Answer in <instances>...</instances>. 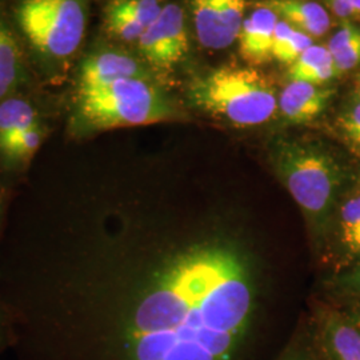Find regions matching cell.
Here are the masks:
<instances>
[{
  "label": "cell",
  "instance_id": "cell-6",
  "mask_svg": "<svg viewBox=\"0 0 360 360\" xmlns=\"http://www.w3.org/2000/svg\"><path fill=\"white\" fill-rule=\"evenodd\" d=\"M144 60L156 68L171 70L186 58L190 50L184 11L178 4H166L154 23L138 40Z\"/></svg>",
  "mask_w": 360,
  "mask_h": 360
},
{
  "label": "cell",
  "instance_id": "cell-18",
  "mask_svg": "<svg viewBox=\"0 0 360 360\" xmlns=\"http://www.w3.org/2000/svg\"><path fill=\"white\" fill-rule=\"evenodd\" d=\"M40 142V129L38 126H34L8 139L3 146H0V151L13 160H23L38 150Z\"/></svg>",
  "mask_w": 360,
  "mask_h": 360
},
{
  "label": "cell",
  "instance_id": "cell-12",
  "mask_svg": "<svg viewBox=\"0 0 360 360\" xmlns=\"http://www.w3.org/2000/svg\"><path fill=\"white\" fill-rule=\"evenodd\" d=\"M257 6L269 7L279 19L312 39L322 38L331 27V19L326 8L312 0H262Z\"/></svg>",
  "mask_w": 360,
  "mask_h": 360
},
{
  "label": "cell",
  "instance_id": "cell-28",
  "mask_svg": "<svg viewBox=\"0 0 360 360\" xmlns=\"http://www.w3.org/2000/svg\"><path fill=\"white\" fill-rule=\"evenodd\" d=\"M358 95H359L360 98V77L359 79H358Z\"/></svg>",
  "mask_w": 360,
  "mask_h": 360
},
{
  "label": "cell",
  "instance_id": "cell-23",
  "mask_svg": "<svg viewBox=\"0 0 360 360\" xmlns=\"http://www.w3.org/2000/svg\"><path fill=\"white\" fill-rule=\"evenodd\" d=\"M336 290L343 294L358 296L360 297V262H358L352 269L339 275L335 281Z\"/></svg>",
  "mask_w": 360,
  "mask_h": 360
},
{
  "label": "cell",
  "instance_id": "cell-29",
  "mask_svg": "<svg viewBox=\"0 0 360 360\" xmlns=\"http://www.w3.org/2000/svg\"><path fill=\"white\" fill-rule=\"evenodd\" d=\"M358 188H359V190H360V179H359V183H358Z\"/></svg>",
  "mask_w": 360,
  "mask_h": 360
},
{
  "label": "cell",
  "instance_id": "cell-19",
  "mask_svg": "<svg viewBox=\"0 0 360 360\" xmlns=\"http://www.w3.org/2000/svg\"><path fill=\"white\" fill-rule=\"evenodd\" d=\"M338 129L348 147L360 155V98L348 104L338 117Z\"/></svg>",
  "mask_w": 360,
  "mask_h": 360
},
{
  "label": "cell",
  "instance_id": "cell-26",
  "mask_svg": "<svg viewBox=\"0 0 360 360\" xmlns=\"http://www.w3.org/2000/svg\"><path fill=\"white\" fill-rule=\"evenodd\" d=\"M345 314H346L348 319L352 322V324H355L360 330V302L354 304L352 307H349Z\"/></svg>",
  "mask_w": 360,
  "mask_h": 360
},
{
  "label": "cell",
  "instance_id": "cell-1",
  "mask_svg": "<svg viewBox=\"0 0 360 360\" xmlns=\"http://www.w3.org/2000/svg\"><path fill=\"white\" fill-rule=\"evenodd\" d=\"M112 288L120 360H238L257 327L266 260L231 191H186L122 254Z\"/></svg>",
  "mask_w": 360,
  "mask_h": 360
},
{
  "label": "cell",
  "instance_id": "cell-2",
  "mask_svg": "<svg viewBox=\"0 0 360 360\" xmlns=\"http://www.w3.org/2000/svg\"><path fill=\"white\" fill-rule=\"evenodd\" d=\"M279 180L302 210L311 235L323 240L334 226L343 196L345 169L318 143L279 138L271 150Z\"/></svg>",
  "mask_w": 360,
  "mask_h": 360
},
{
  "label": "cell",
  "instance_id": "cell-4",
  "mask_svg": "<svg viewBox=\"0 0 360 360\" xmlns=\"http://www.w3.org/2000/svg\"><path fill=\"white\" fill-rule=\"evenodd\" d=\"M80 119L94 129L147 126L178 117V110L148 79H123L77 94Z\"/></svg>",
  "mask_w": 360,
  "mask_h": 360
},
{
  "label": "cell",
  "instance_id": "cell-27",
  "mask_svg": "<svg viewBox=\"0 0 360 360\" xmlns=\"http://www.w3.org/2000/svg\"><path fill=\"white\" fill-rule=\"evenodd\" d=\"M351 3V6L354 7L355 13L358 15V18H360V0H348Z\"/></svg>",
  "mask_w": 360,
  "mask_h": 360
},
{
  "label": "cell",
  "instance_id": "cell-20",
  "mask_svg": "<svg viewBox=\"0 0 360 360\" xmlns=\"http://www.w3.org/2000/svg\"><path fill=\"white\" fill-rule=\"evenodd\" d=\"M311 46H314V39L294 28L283 44L272 52V59L290 67Z\"/></svg>",
  "mask_w": 360,
  "mask_h": 360
},
{
  "label": "cell",
  "instance_id": "cell-22",
  "mask_svg": "<svg viewBox=\"0 0 360 360\" xmlns=\"http://www.w3.org/2000/svg\"><path fill=\"white\" fill-rule=\"evenodd\" d=\"M359 38L360 27L351 23V22H345L342 27L335 32L334 37L330 39L327 49L334 56L335 53L343 50L345 47H347L348 44H351L352 41H355Z\"/></svg>",
  "mask_w": 360,
  "mask_h": 360
},
{
  "label": "cell",
  "instance_id": "cell-14",
  "mask_svg": "<svg viewBox=\"0 0 360 360\" xmlns=\"http://www.w3.org/2000/svg\"><path fill=\"white\" fill-rule=\"evenodd\" d=\"M290 80L322 86L338 77L334 58L327 46H311L288 67Z\"/></svg>",
  "mask_w": 360,
  "mask_h": 360
},
{
  "label": "cell",
  "instance_id": "cell-16",
  "mask_svg": "<svg viewBox=\"0 0 360 360\" xmlns=\"http://www.w3.org/2000/svg\"><path fill=\"white\" fill-rule=\"evenodd\" d=\"M34 126H38L37 112L26 101L8 99L0 104V146Z\"/></svg>",
  "mask_w": 360,
  "mask_h": 360
},
{
  "label": "cell",
  "instance_id": "cell-11",
  "mask_svg": "<svg viewBox=\"0 0 360 360\" xmlns=\"http://www.w3.org/2000/svg\"><path fill=\"white\" fill-rule=\"evenodd\" d=\"M321 345L327 360H360V330L345 312L330 309L323 314Z\"/></svg>",
  "mask_w": 360,
  "mask_h": 360
},
{
  "label": "cell",
  "instance_id": "cell-7",
  "mask_svg": "<svg viewBox=\"0 0 360 360\" xmlns=\"http://www.w3.org/2000/svg\"><path fill=\"white\" fill-rule=\"evenodd\" d=\"M247 0H193V25L199 43L211 50L230 47L239 38Z\"/></svg>",
  "mask_w": 360,
  "mask_h": 360
},
{
  "label": "cell",
  "instance_id": "cell-10",
  "mask_svg": "<svg viewBox=\"0 0 360 360\" xmlns=\"http://www.w3.org/2000/svg\"><path fill=\"white\" fill-rule=\"evenodd\" d=\"M278 15L269 7L257 6L243 22L239 32V52L248 65H266L272 60V40Z\"/></svg>",
  "mask_w": 360,
  "mask_h": 360
},
{
  "label": "cell",
  "instance_id": "cell-8",
  "mask_svg": "<svg viewBox=\"0 0 360 360\" xmlns=\"http://www.w3.org/2000/svg\"><path fill=\"white\" fill-rule=\"evenodd\" d=\"M123 79H148L144 65L134 56L104 51L89 56L79 71L77 94L98 90Z\"/></svg>",
  "mask_w": 360,
  "mask_h": 360
},
{
  "label": "cell",
  "instance_id": "cell-3",
  "mask_svg": "<svg viewBox=\"0 0 360 360\" xmlns=\"http://www.w3.org/2000/svg\"><path fill=\"white\" fill-rule=\"evenodd\" d=\"M188 99L196 110L236 129L266 124L279 110L274 83L252 65H223L196 77Z\"/></svg>",
  "mask_w": 360,
  "mask_h": 360
},
{
  "label": "cell",
  "instance_id": "cell-17",
  "mask_svg": "<svg viewBox=\"0 0 360 360\" xmlns=\"http://www.w3.org/2000/svg\"><path fill=\"white\" fill-rule=\"evenodd\" d=\"M163 7L160 0H110L105 10L131 16L148 28L160 15Z\"/></svg>",
  "mask_w": 360,
  "mask_h": 360
},
{
  "label": "cell",
  "instance_id": "cell-15",
  "mask_svg": "<svg viewBox=\"0 0 360 360\" xmlns=\"http://www.w3.org/2000/svg\"><path fill=\"white\" fill-rule=\"evenodd\" d=\"M20 75V50L13 32L0 20V98L13 90Z\"/></svg>",
  "mask_w": 360,
  "mask_h": 360
},
{
  "label": "cell",
  "instance_id": "cell-13",
  "mask_svg": "<svg viewBox=\"0 0 360 360\" xmlns=\"http://www.w3.org/2000/svg\"><path fill=\"white\" fill-rule=\"evenodd\" d=\"M336 236L343 252L360 262V190L343 195L334 219Z\"/></svg>",
  "mask_w": 360,
  "mask_h": 360
},
{
  "label": "cell",
  "instance_id": "cell-24",
  "mask_svg": "<svg viewBox=\"0 0 360 360\" xmlns=\"http://www.w3.org/2000/svg\"><path fill=\"white\" fill-rule=\"evenodd\" d=\"M333 13L340 18V19H351V18H358L355 13L354 7L348 0H326Z\"/></svg>",
  "mask_w": 360,
  "mask_h": 360
},
{
  "label": "cell",
  "instance_id": "cell-21",
  "mask_svg": "<svg viewBox=\"0 0 360 360\" xmlns=\"http://www.w3.org/2000/svg\"><path fill=\"white\" fill-rule=\"evenodd\" d=\"M333 58L338 75L356 68L360 65V38L335 53Z\"/></svg>",
  "mask_w": 360,
  "mask_h": 360
},
{
  "label": "cell",
  "instance_id": "cell-9",
  "mask_svg": "<svg viewBox=\"0 0 360 360\" xmlns=\"http://www.w3.org/2000/svg\"><path fill=\"white\" fill-rule=\"evenodd\" d=\"M333 91L307 82L290 80L278 98V108L285 122L306 124L327 108Z\"/></svg>",
  "mask_w": 360,
  "mask_h": 360
},
{
  "label": "cell",
  "instance_id": "cell-5",
  "mask_svg": "<svg viewBox=\"0 0 360 360\" xmlns=\"http://www.w3.org/2000/svg\"><path fill=\"white\" fill-rule=\"evenodd\" d=\"M16 19L28 41L40 53L65 59L83 41L87 11L83 0H22Z\"/></svg>",
  "mask_w": 360,
  "mask_h": 360
},
{
  "label": "cell",
  "instance_id": "cell-25",
  "mask_svg": "<svg viewBox=\"0 0 360 360\" xmlns=\"http://www.w3.org/2000/svg\"><path fill=\"white\" fill-rule=\"evenodd\" d=\"M281 360H318L307 347L291 348L287 354H284Z\"/></svg>",
  "mask_w": 360,
  "mask_h": 360
}]
</instances>
